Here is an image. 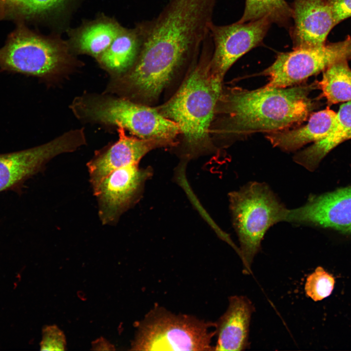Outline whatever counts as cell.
Returning <instances> with one entry per match:
<instances>
[{"label": "cell", "instance_id": "8fae6325", "mask_svg": "<svg viewBox=\"0 0 351 351\" xmlns=\"http://www.w3.org/2000/svg\"><path fill=\"white\" fill-rule=\"evenodd\" d=\"M339 58V51L332 43L279 53L274 62L262 72L268 78L265 86L286 88L299 84Z\"/></svg>", "mask_w": 351, "mask_h": 351}, {"label": "cell", "instance_id": "cb8c5ba5", "mask_svg": "<svg viewBox=\"0 0 351 351\" xmlns=\"http://www.w3.org/2000/svg\"><path fill=\"white\" fill-rule=\"evenodd\" d=\"M66 341L63 332L56 325L46 326L43 328L42 340L40 343L41 351H64Z\"/></svg>", "mask_w": 351, "mask_h": 351}, {"label": "cell", "instance_id": "3957f363", "mask_svg": "<svg viewBox=\"0 0 351 351\" xmlns=\"http://www.w3.org/2000/svg\"><path fill=\"white\" fill-rule=\"evenodd\" d=\"M214 45L209 35L204 41L200 57L176 93L156 108L175 122L183 134L189 155L211 150V123L222 92L223 78L212 70Z\"/></svg>", "mask_w": 351, "mask_h": 351}, {"label": "cell", "instance_id": "44dd1931", "mask_svg": "<svg viewBox=\"0 0 351 351\" xmlns=\"http://www.w3.org/2000/svg\"><path fill=\"white\" fill-rule=\"evenodd\" d=\"M123 28L117 22L102 20L91 24L80 31L76 44L82 52L99 57Z\"/></svg>", "mask_w": 351, "mask_h": 351}, {"label": "cell", "instance_id": "d4e9b609", "mask_svg": "<svg viewBox=\"0 0 351 351\" xmlns=\"http://www.w3.org/2000/svg\"><path fill=\"white\" fill-rule=\"evenodd\" d=\"M336 25L351 17V0H329Z\"/></svg>", "mask_w": 351, "mask_h": 351}, {"label": "cell", "instance_id": "9a60e30c", "mask_svg": "<svg viewBox=\"0 0 351 351\" xmlns=\"http://www.w3.org/2000/svg\"><path fill=\"white\" fill-rule=\"evenodd\" d=\"M226 312L216 323L215 351H243L249 347L248 336L254 306L243 296L230 298Z\"/></svg>", "mask_w": 351, "mask_h": 351}, {"label": "cell", "instance_id": "e0dca14e", "mask_svg": "<svg viewBox=\"0 0 351 351\" xmlns=\"http://www.w3.org/2000/svg\"><path fill=\"white\" fill-rule=\"evenodd\" d=\"M351 139V101L342 104L329 134L309 147L297 152L293 159L310 171L317 168L323 158L342 142Z\"/></svg>", "mask_w": 351, "mask_h": 351}, {"label": "cell", "instance_id": "5b68a950", "mask_svg": "<svg viewBox=\"0 0 351 351\" xmlns=\"http://www.w3.org/2000/svg\"><path fill=\"white\" fill-rule=\"evenodd\" d=\"M216 323L164 311L151 312L140 324L132 345L137 351L213 350L211 340Z\"/></svg>", "mask_w": 351, "mask_h": 351}, {"label": "cell", "instance_id": "7402d4cb", "mask_svg": "<svg viewBox=\"0 0 351 351\" xmlns=\"http://www.w3.org/2000/svg\"><path fill=\"white\" fill-rule=\"evenodd\" d=\"M65 0H7L3 19L8 17H28L46 12L61 4Z\"/></svg>", "mask_w": 351, "mask_h": 351}, {"label": "cell", "instance_id": "2e32d148", "mask_svg": "<svg viewBox=\"0 0 351 351\" xmlns=\"http://www.w3.org/2000/svg\"><path fill=\"white\" fill-rule=\"evenodd\" d=\"M336 114L327 107L311 114L304 126L269 133L266 138L274 147L287 152L295 151L308 143L325 137L332 129Z\"/></svg>", "mask_w": 351, "mask_h": 351}, {"label": "cell", "instance_id": "d6986e66", "mask_svg": "<svg viewBox=\"0 0 351 351\" xmlns=\"http://www.w3.org/2000/svg\"><path fill=\"white\" fill-rule=\"evenodd\" d=\"M323 72L316 84L328 105L351 101V69L348 60L337 62Z\"/></svg>", "mask_w": 351, "mask_h": 351}, {"label": "cell", "instance_id": "7a4b0ae2", "mask_svg": "<svg viewBox=\"0 0 351 351\" xmlns=\"http://www.w3.org/2000/svg\"><path fill=\"white\" fill-rule=\"evenodd\" d=\"M315 87L316 82L286 88L222 90L215 109L221 115L217 133L234 141L256 133L269 134L299 125L315 106L309 95Z\"/></svg>", "mask_w": 351, "mask_h": 351}, {"label": "cell", "instance_id": "603a6c76", "mask_svg": "<svg viewBox=\"0 0 351 351\" xmlns=\"http://www.w3.org/2000/svg\"><path fill=\"white\" fill-rule=\"evenodd\" d=\"M335 280L333 276L321 266L308 276L305 285L306 295L314 301L329 296L332 292Z\"/></svg>", "mask_w": 351, "mask_h": 351}, {"label": "cell", "instance_id": "484cf974", "mask_svg": "<svg viewBox=\"0 0 351 351\" xmlns=\"http://www.w3.org/2000/svg\"><path fill=\"white\" fill-rule=\"evenodd\" d=\"M92 350H115L113 345L110 343L107 340L103 337H100L94 341L92 343Z\"/></svg>", "mask_w": 351, "mask_h": 351}, {"label": "cell", "instance_id": "7c38bea8", "mask_svg": "<svg viewBox=\"0 0 351 351\" xmlns=\"http://www.w3.org/2000/svg\"><path fill=\"white\" fill-rule=\"evenodd\" d=\"M286 222L351 234V187L310 195L303 205L289 209Z\"/></svg>", "mask_w": 351, "mask_h": 351}, {"label": "cell", "instance_id": "6da1fadb", "mask_svg": "<svg viewBox=\"0 0 351 351\" xmlns=\"http://www.w3.org/2000/svg\"><path fill=\"white\" fill-rule=\"evenodd\" d=\"M217 0H170L158 15L136 24L141 39L127 78L144 98L156 99L176 72L201 50Z\"/></svg>", "mask_w": 351, "mask_h": 351}, {"label": "cell", "instance_id": "8992f818", "mask_svg": "<svg viewBox=\"0 0 351 351\" xmlns=\"http://www.w3.org/2000/svg\"><path fill=\"white\" fill-rule=\"evenodd\" d=\"M86 117L127 129L137 137L172 145L180 133L178 125L156 109L119 98H98L82 107Z\"/></svg>", "mask_w": 351, "mask_h": 351}, {"label": "cell", "instance_id": "277c9868", "mask_svg": "<svg viewBox=\"0 0 351 351\" xmlns=\"http://www.w3.org/2000/svg\"><path fill=\"white\" fill-rule=\"evenodd\" d=\"M234 228L240 243V255L246 273L267 231L286 221L289 209L265 183L253 181L229 193Z\"/></svg>", "mask_w": 351, "mask_h": 351}, {"label": "cell", "instance_id": "5bb4252c", "mask_svg": "<svg viewBox=\"0 0 351 351\" xmlns=\"http://www.w3.org/2000/svg\"><path fill=\"white\" fill-rule=\"evenodd\" d=\"M118 140L105 150L98 152L87 163L92 188L112 171L131 165L138 164L141 158L154 148L162 146L156 141L128 136L119 127Z\"/></svg>", "mask_w": 351, "mask_h": 351}, {"label": "cell", "instance_id": "4fadbf2b", "mask_svg": "<svg viewBox=\"0 0 351 351\" xmlns=\"http://www.w3.org/2000/svg\"><path fill=\"white\" fill-rule=\"evenodd\" d=\"M291 5L293 23L288 31L292 49L325 44L336 25L329 0H293Z\"/></svg>", "mask_w": 351, "mask_h": 351}, {"label": "cell", "instance_id": "30bf717a", "mask_svg": "<svg viewBox=\"0 0 351 351\" xmlns=\"http://www.w3.org/2000/svg\"><path fill=\"white\" fill-rule=\"evenodd\" d=\"M272 24L266 18L225 25L213 23L210 29L214 45L210 61L212 71L223 78L237 59L262 45Z\"/></svg>", "mask_w": 351, "mask_h": 351}, {"label": "cell", "instance_id": "9c48e42d", "mask_svg": "<svg viewBox=\"0 0 351 351\" xmlns=\"http://www.w3.org/2000/svg\"><path fill=\"white\" fill-rule=\"evenodd\" d=\"M75 131L45 144L21 151L0 154V192L20 191L24 182L41 171L55 156L82 145Z\"/></svg>", "mask_w": 351, "mask_h": 351}, {"label": "cell", "instance_id": "ac0fdd59", "mask_svg": "<svg viewBox=\"0 0 351 351\" xmlns=\"http://www.w3.org/2000/svg\"><path fill=\"white\" fill-rule=\"evenodd\" d=\"M141 39L137 25L123 27L108 48L98 58L106 68L117 73L131 68L138 56Z\"/></svg>", "mask_w": 351, "mask_h": 351}, {"label": "cell", "instance_id": "ba28073f", "mask_svg": "<svg viewBox=\"0 0 351 351\" xmlns=\"http://www.w3.org/2000/svg\"><path fill=\"white\" fill-rule=\"evenodd\" d=\"M138 164L124 166L112 171L93 189L103 225H113L140 198L146 181L153 175L151 168Z\"/></svg>", "mask_w": 351, "mask_h": 351}, {"label": "cell", "instance_id": "4316f807", "mask_svg": "<svg viewBox=\"0 0 351 351\" xmlns=\"http://www.w3.org/2000/svg\"><path fill=\"white\" fill-rule=\"evenodd\" d=\"M7 0H0V20L3 19L4 8Z\"/></svg>", "mask_w": 351, "mask_h": 351}, {"label": "cell", "instance_id": "52a82bcc", "mask_svg": "<svg viewBox=\"0 0 351 351\" xmlns=\"http://www.w3.org/2000/svg\"><path fill=\"white\" fill-rule=\"evenodd\" d=\"M62 48L19 23L0 49V70L26 76L43 77L64 62Z\"/></svg>", "mask_w": 351, "mask_h": 351}, {"label": "cell", "instance_id": "ffe728a7", "mask_svg": "<svg viewBox=\"0 0 351 351\" xmlns=\"http://www.w3.org/2000/svg\"><path fill=\"white\" fill-rule=\"evenodd\" d=\"M263 18L289 30L292 23L291 5L285 0H245L243 14L237 22L244 23Z\"/></svg>", "mask_w": 351, "mask_h": 351}]
</instances>
